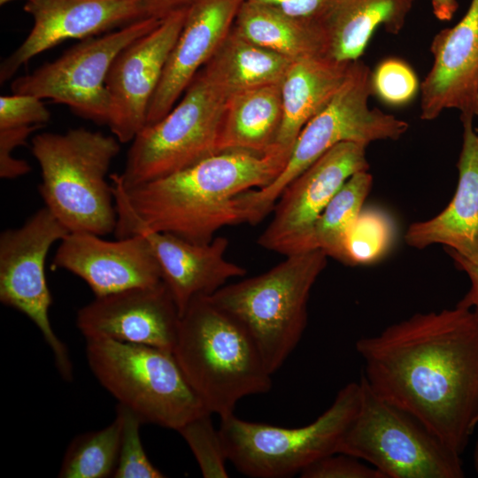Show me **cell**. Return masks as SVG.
I'll return each instance as SVG.
<instances>
[{
	"instance_id": "obj_33",
	"label": "cell",
	"mask_w": 478,
	"mask_h": 478,
	"mask_svg": "<svg viewBox=\"0 0 478 478\" xmlns=\"http://www.w3.org/2000/svg\"><path fill=\"white\" fill-rule=\"evenodd\" d=\"M50 112L42 99L23 94L0 97V129L27 126H42L49 121Z\"/></svg>"
},
{
	"instance_id": "obj_34",
	"label": "cell",
	"mask_w": 478,
	"mask_h": 478,
	"mask_svg": "<svg viewBox=\"0 0 478 478\" xmlns=\"http://www.w3.org/2000/svg\"><path fill=\"white\" fill-rule=\"evenodd\" d=\"M302 478H384L372 466L344 453L325 456L305 467Z\"/></svg>"
},
{
	"instance_id": "obj_29",
	"label": "cell",
	"mask_w": 478,
	"mask_h": 478,
	"mask_svg": "<svg viewBox=\"0 0 478 478\" xmlns=\"http://www.w3.org/2000/svg\"><path fill=\"white\" fill-rule=\"evenodd\" d=\"M395 233L394 221L386 212L363 207L346 238V265H369L380 260L392 246Z\"/></svg>"
},
{
	"instance_id": "obj_27",
	"label": "cell",
	"mask_w": 478,
	"mask_h": 478,
	"mask_svg": "<svg viewBox=\"0 0 478 478\" xmlns=\"http://www.w3.org/2000/svg\"><path fill=\"white\" fill-rule=\"evenodd\" d=\"M373 177L368 171L353 174L328 204L314 224L309 250L320 249L328 257L346 265L348 233L363 209Z\"/></svg>"
},
{
	"instance_id": "obj_24",
	"label": "cell",
	"mask_w": 478,
	"mask_h": 478,
	"mask_svg": "<svg viewBox=\"0 0 478 478\" xmlns=\"http://www.w3.org/2000/svg\"><path fill=\"white\" fill-rule=\"evenodd\" d=\"M413 0H342L321 20L328 36L327 57L351 63L359 60L373 35L383 27L398 34Z\"/></svg>"
},
{
	"instance_id": "obj_42",
	"label": "cell",
	"mask_w": 478,
	"mask_h": 478,
	"mask_svg": "<svg viewBox=\"0 0 478 478\" xmlns=\"http://www.w3.org/2000/svg\"><path fill=\"white\" fill-rule=\"evenodd\" d=\"M477 132H478V129H477Z\"/></svg>"
},
{
	"instance_id": "obj_19",
	"label": "cell",
	"mask_w": 478,
	"mask_h": 478,
	"mask_svg": "<svg viewBox=\"0 0 478 478\" xmlns=\"http://www.w3.org/2000/svg\"><path fill=\"white\" fill-rule=\"evenodd\" d=\"M432 66L420 83V118L433 120L455 109L460 120L478 117V0L462 19L439 31L430 44Z\"/></svg>"
},
{
	"instance_id": "obj_2",
	"label": "cell",
	"mask_w": 478,
	"mask_h": 478,
	"mask_svg": "<svg viewBox=\"0 0 478 478\" xmlns=\"http://www.w3.org/2000/svg\"><path fill=\"white\" fill-rule=\"evenodd\" d=\"M291 150L266 154L217 152L170 175L125 189L110 176L115 203L146 227L206 243L226 226L242 224L238 195L267 186L284 169Z\"/></svg>"
},
{
	"instance_id": "obj_39",
	"label": "cell",
	"mask_w": 478,
	"mask_h": 478,
	"mask_svg": "<svg viewBox=\"0 0 478 478\" xmlns=\"http://www.w3.org/2000/svg\"><path fill=\"white\" fill-rule=\"evenodd\" d=\"M435 17L441 21H449L456 13L459 4L457 0H430Z\"/></svg>"
},
{
	"instance_id": "obj_40",
	"label": "cell",
	"mask_w": 478,
	"mask_h": 478,
	"mask_svg": "<svg viewBox=\"0 0 478 478\" xmlns=\"http://www.w3.org/2000/svg\"><path fill=\"white\" fill-rule=\"evenodd\" d=\"M476 427L478 428V423ZM473 465H474L475 473L478 474V434H477V437H476V441H475V444H474V448L473 451Z\"/></svg>"
},
{
	"instance_id": "obj_36",
	"label": "cell",
	"mask_w": 478,
	"mask_h": 478,
	"mask_svg": "<svg viewBox=\"0 0 478 478\" xmlns=\"http://www.w3.org/2000/svg\"><path fill=\"white\" fill-rule=\"evenodd\" d=\"M273 6L294 17L321 20L342 0H248Z\"/></svg>"
},
{
	"instance_id": "obj_10",
	"label": "cell",
	"mask_w": 478,
	"mask_h": 478,
	"mask_svg": "<svg viewBox=\"0 0 478 478\" xmlns=\"http://www.w3.org/2000/svg\"><path fill=\"white\" fill-rule=\"evenodd\" d=\"M227 96L201 69L161 120L131 142L119 179L125 189L170 175L218 152Z\"/></svg>"
},
{
	"instance_id": "obj_15",
	"label": "cell",
	"mask_w": 478,
	"mask_h": 478,
	"mask_svg": "<svg viewBox=\"0 0 478 478\" xmlns=\"http://www.w3.org/2000/svg\"><path fill=\"white\" fill-rule=\"evenodd\" d=\"M117 238L142 235L158 264L162 281L171 293L181 316L196 297L211 296L246 269L227 259L228 240L215 236L206 243H194L174 235L151 230L115 204Z\"/></svg>"
},
{
	"instance_id": "obj_16",
	"label": "cell",
	"mask_w": 478,
	"mask_h": 478,
	"mask_svg": "<svg viewBox=\"0 0 478 478\" xmlns=\"http://www.w3.org/2000/svg\"><path fill=\"white\" fill-rule=\"evenodd\" d=\"M24 11L34 25L2 61L1 83L30 59L65 41H82L149 16L144 0H26Z\"/></svg>"
},
{
	"instance_id": "obj_22",
	"label": "cell",
	"mask_w": 478,
	"mask_h": 478,
	"mask_svg": "<svg viewBox=\"0 0 478 478\" xmlns=\"http://www.w3.org/2000/svg\"><path fill=\"white\" fill-rule=\"evenodd\" d=\"M351 63L320 56L291 64L281 82L282 120L277 146L292 150L303 127L341 89Z\"/></svg>"
},
{
	"instance_id": "obj_13",
	"label": "cell",
	"mask_w": 478,
	"mask_h": 478,
	"mask_svg": "<svg viewBox=\"0 0 478 478\" xmlns=\"http://www.w3.org/2000/svg\"><path fill=\"white\" fill-rule=\"evenodd\" d=\"M366 147L355 142L338 143L289 182L258 238V245L284 256L310 251L314 224L328 204L349 178L368 171Z\"/></svg>"
},
{
	"instance_id": "obj_18",
	"label": "cell",
	"mask_w": 478,
	"mask_h": 478,
	"mask_svg": "<svg viewBox=\"0 0 478 478\" xmlns=\"http://www.w3.org/2000/svg\"><path fill=\"white\" fill-rule=\"evenodd\" d=\"M52 266L82 279L95 297L162 282L150 246L139 234L107 241L90 233L70 232L60 241Z\"/></svg>"
},
{
	"instance_id": "obj_25",
	"label": "cell",
	"mask_w": 478,
	"mask_h": 478,
	"mask_svg": "<svg viewBox=\"0 0 478 478\" xmlns=\"http://www.w3.org/2000/svg\"><path fill=\"white\" fill-rule=\"evenodd\" d=\"M233 29L247 40L293 62L327 57L328 36L321 22L294 17L267 4L245 0Z\"/></svg>"
},
{
	"instance_id": "obj_1",
	"label": "cell",
	"mask_w": 478,
	"mask_h": 478,
	"mask_svg": "<svg viewBox=\"0 0 478 478\" xmlns=\"http://www.w3.org/2000/svg\"><path fill=\"white\" fill-rule=\"evenodd\" d=\"M362 376L462 455L478 422V316L456 305L418 312L359 338Z\"/></svg>"
},
{
	"instance_id": "obj_20",
	"label": "cell",
	"mask_w": 478,
	"mask_h": 478,
	"mask_svg": "<svg viewBox=\"0 0 478 478\" xmlns=\"http://www.w3.org/2000/svg\"><path fill=\"white\" fill-rule=\"evenodd\" d=\"M245 0H195L151 99L147 125L165 117L231 31ZM146 125V126H147Z\"/></svg>"
},
{
	"instance_id": "obj_35",
	"label": "cell",
	"mask_w": 478,
	"mask_h": 478,
	"mask_svg": "<svg viewBox=\"0 0 478 478\" xmlns=\"http://www.w3.org/2000/svg\"><path fill=\"white\" fill-rule=\"evenodd\" d=\"M41 126H27L0 129V177L12 180L27 174L30 165L24 159L12 156L13 150L27 143V138Z\"/></svg>"
},
{
	"instance_id": "obj_41",
	"label": "cell",
	"mask_w": 478,
	"mask_h": 478,
	"mask_svg": "<svg viewBox=\"0 0 478 478\" xmlns=\"http://www.w3.org/2000/svg\"><path fill=\"white\" fill-rule=\"evenodd\" d=\"M14 1H16V0H0V4L1 5H5V4H7L9 3H12V2H14Z\"/></svg>"
},
{
	"instance_id": "obj_28",
	"label": "cell",
	"mask_w": 478,
	"mask_h": 478,
	"mask_svg": "<svg viewBox=\"0 0 478 478\" xmlns=\"http://www.w3.org/2000/svg\"><path fill=\"white\" fill-rule=\"evenodd\" d=\"M121 426V418L116 412L113 421L104 428L75 436L66 449L58 476L113 477L119 458Z\"/></svg>"
},
{
	"instance_id": "obj_38",
	"label": "cell",
	"mask_w": 478,
	"mask_h": 478,
	"mask_svg": "<svg viewBox=\"0 0 478 478\" xmlns=\"http://www.w3.org/2000/svg\"><path fill=\"white\" fill-rule=\"evenodd\" d=\"M195 0H144L149 16L164 19L169 13L187 7Z\"/></svg>"
},
{
	"instance_id": "obj_5",
	"label": "cell",
	"mask_w": 478,
	"mask_h": 478,
	"mask_svg": "<svg viewBox=\"0 0 478 478\" xmlns=\"http://www.w3.org/2000/svg\"><path fill=\"white\" fill-rule=\"evenodd\" d=\"M285 257L269 270L226 284L209 296L248 331L272 374L300 342L311 290L328 263L320 249Z\"/></svg>"
},
{
	"instance_id": "obj_23",
	"label": "cell",
	"mask_w": 478,
	"mask_h": 478,
	"mask_svg": "<svg viewBox=\"0 0 478 478\" xmlns=\"http://www.w3.org/2000/svg\"><path fill=\"white\" fill-rule=\"evenodd\" d=\"M282 120L281 83L230 95L226 101L218 152L243 150L266 154L276 149Z\"/></svg>"
},
{
	"instance_id": "obj_12",
	"label": "cell",
	"mask_w": 478,
	"mask_h": 478,
	"mask_svg": "<svg viewBox=\"0 0 478 478\" xmlns=\"http://www.w3.org/2000/svg\"><path fill=\"white\" fill-rule=\"evenodd\" d=\"M69 233L44 206L20 227L6 229L0 235V301L33 321L50 348L60 374L67 381L73 377V366L66 346L50 321L52 298L45 261L50 247Z\"/></svg>"
},
{
	"instance_id": "obj_3",
	"label": "cell",
	"mask_w": 478,
	"mask_h": 478,
	"mask_svg": "<svg viewBox=\"0 0 478 478\" xmlns=\"http://www.w3.org/2000/svg\"><path fill=\"white\" fill-rule=\"evenodd\" d=\"M173 353L206 410L220 419L242 398L272 387L251 335L209 296L194 298L181 316Z\"/></svg>"
},
{
	"instance_id": "obj_21",
	"label": "cell",
	"mask_w": 478,
	"mask_h": 478,
	"mask_svg": "<svg viewBox=\"0 0 478 478\" xmlns=\"http://www.w3.org/2000/svg\"><path fill=\"white\" fill-rule=\"evenodd\" d=\"M474 120H462L463 143L458 161L459 180L448 205L435 217L412 223L405 235L416 249L442 244L478 262V132Z\"/></svg>"
},
{
	"instance_id": "obj_11",
	"label": "cell",
	"mask_w": 478,
	"mask_h": 478,
	"mask_svg": "<svg viewBox=\"0 0 478 478\" xmlns=\"http://www.w3.org/2000/svg\"><path fill=\"white\" fill-rule=\"evenodd\" d=\"M162 19L144 17L118 30L82 40L57 59L13 80L12 92L52 100L68 106L81 118L107 126L109 98L105 81L113 60Z\"/></svg>"
},
{
	"instance_id": "obj_37",
	"label": "cell",
	"mask_w": 478,
	"mask_h": 478,
	"mask_svg": "<svg viewBox=\"0 0 478 478\" xmlns=\"http://www.w3.org/2000/svg\"><path fill=\"white\" fill-rule=\"evenodd\" d=\"M445 251L453 259L456 267L464 272L470 281L468 291L456 305L472 309L478 316V262L469 260L449 249H445Z\"/></svg>"
},
{
	"instance_id": "obj_32",
	"label": "cell",
	"mask_w": 478,
	"mask_h": 478,
	"mask_svg": "<svg viewBox=\"0 0 478 478\" xmlns=\"http://www.w3.org/2000/svg\"><path fill=\"white\" fill-rule=\"evenodd\" d=\"M116 412L121 418V436L115 478H162L166 475L149 459L142 443V420L131 410L118 404Z\"/></svg>"
},
{
	"instance_id": "obj_14",
	"label": "cell",
	"mask_w": 478,
	"mask_h": 478,
	"mask_svg": "<svg viewBox=\"0 0 478 478\" xmlns=\"http://www.w3.org/2000/svg\"><path fill=\"white\" fill-rule=\"evenodd\" d=\"M187 10L188 6L169 13L154 29L124 48L110 67L105 81L107 126L121 143L132 142L147 125L151 99Z\"/></svg>"
},
{
	"instance_id": "obj_6",
	"label": "cell",
	"mask_w": 478,
	"mask_h": 478,
	"mask_svg": "<svg viewBox=\"0 0 478 478\" xmlns=\"http://www.w3.org/2000/svg\"><path fill=\"white\" fill-rule=\"evenodd\" d=\"M371 70L357 60L335 96L301 130L281 173L267 186L237 197L242 223L256 225L269 213L286 186L325 152L343 142L368 145L397 140L408 129L406 121L371 108Z\"/></svg>"
},
{
	"instance_id": "obj_17",
	"label": "cell",
	"mask_w": 478,
	"mask_h": 478,
	"mask_svg": "<svg viewBox=\"0 0 478 478\" xmlns=\"http://www.w3.org/2000/svg\"><path fill=\"white\" fill-rule=\"evenodd\" d=\"M181 315L162 281L95 297L77 312L86 340L110 339L173 351Z\"/></svg>"
},
{
	"instance_id": "obj_26",
	"label": "cell",
	"mask_w": 478,
	"mask_h": 478,
	"mask_svg": "<svg viewBox=\"0 0 478 478\" xmlns=\"http://www.w3.org/2000/svg\"><path fill=\"white\" fill-rule=\"evenodd\" d=\"M292 63L247 40L232 27L202 70L228 97L243 90L281 83Z\"/></svg>"
},
{
	"instance_id": "obj_4",
	"label": "cell",
	"mask_w": 478,
	"mask_h": 478,
	"mask_svg": "<svg viewBox=\"0 0 478 478\" xmlns=\"http://www.w3.org/2000/svg\"><path fill=\"white\" fill-rule=\"evenodd\" d=\"M120 143L113 135L84 127L32 139L31 151L42 173L39 192L69 232L100 236L114 232L117 212L107 174Z\"/></svg>"
},
{
	"instance_id": "obj_30",
	"label": "cell",
	"mask_w": 478,
	"mask_h": 478,
	"mask_svg": "<svg viewBox=\"0 0 478 478\" xmlns=\"http://www.w3.org/2000/svg\"><path fill=\"white\" fill-rule=\"evenodd\" d=\"M212 413L206 412L187 422L177 432L191 450L204 478H227V457L219 429H215Z\"/></svg>"
},
{
	"instance_id": "obj_8",
	"label": "cell",
	"mask_w": 478,
	"mask_h": 478,
	"mask_svg": "<svg viewBox=\"0 0 478 478\" xmlns=\"http://www.w3.org/2000/svg\"><path fill=\"white\" fill-rule=\"evenodd\" d=\"M360 400L359 382L343 387L315 420L299 428L251 422L233 414L220 419L219 431L235 469L251 478H287L318 459L337 453Z\"/></svg>"
},
{
	"instance_id": "obj_7",
	"label": "cell",
	"mask_w": 478,
	"mask_h": 478,
	"mask_svg": "<svg viewBox=\"0 0 478 478\" xmlns=\"http://www.w3.org/2000/svg\"><path fill=\"white\" fill-rule=\"evenodd\" d=\"M86 357L99 383L143 423L178 431L209 412L173 351L110 339L88 340Z\"/></svg>"
},
{
	"instance_id": "obj_9",
	"label": "cell",
	"mask_w": 478,
	"mask_h": 478,
	"mask_svg": "<svg viewBox=\"0 0 478 478\" xmlns=\"http://www.w3.org/2000/svg\"><path fill=\"white\" fill-rule=\"evenodd\" d=\"M358 411L337 450L384 478H462L461 456L407 412L375 394L361 375Z\"/></svg>"
},
{
	"instance_id": "obj_31",
	"label": "cell",
	"mask_w": 478,
	"mask_h": 478,
	"mask_svg": "<svg viewBox=\"0 0 478 478\" xmlns=\"http://www.w3.org/2000/svg\"><path fill=\"white\" fill-rule=\"evenodd\" d=\"M370 86L372 95L391 107L409 104L420 91V83L412 67L397 58L383 59L371 71Z\"/></svg>"
}]
</instances>
